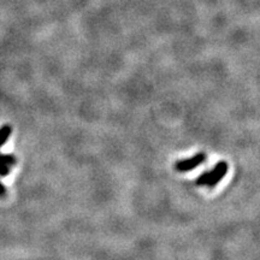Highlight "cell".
<instances>
[{
  "label": "cell",
  "mask_w": 260,
  "mask_h": 260,
  "mask_svg": "<svg viewBox=\"0 0 260 260\" xmlns=\"http://www.w3.org/2000/svg\"><path fill=\"white\" fill-rule=\"evenodd\" d=\"M16 162H17V159H16V157H14L12 154L0 153V165L6 164V165H10V167L12 168L14 165H16Z\"/></svg>",
  "instance_id": "obj_4"
},
{
  "label": "cell",
  "mask_w": 260,
  "mask_h": 260,
  "mask_svg": "<svg viewBox=\"0 0 260 260\" xmlns=\"http://www.w3.org/2000/svg\"><path fill=\"white\" fill-rule=\"evenodd\" d=\"M10 171H11V167L10 165H0V177H6L10 174Z\"/></svg>",
  "instance_id": "obj_6"
},
{
  "label": "cell",
  "mask_w": 260,
  "mask_h": 260,
  "mask_svg": "<svg viewBox=\"0 0 260 260\" xmlns=\"http://www.w3.org/2000/svg\"><path fill=\"white\" fill-rule=\"evenodd\" d=\"M206 160V154L204 152H200V153H197L193 157L187 158V159H181V160L176 161L175 164V169L180 172H187L191 171L198 167H200L203 162Z\"/></svg>",
  "instance_id": "obj_1"
},
{
  "label": "cell",
  "mask_w": 260,
  "mask_h": 260,
  "mask_svg": "<svg viewBox=\"0 0 260 260\" xmlns=\"http://www.w3.org/2000/svg\"><path fill=\"white\" fill-rule=\"evenodd\" d=\"M210 177H211V170L205 171L204 174H201L200 176L197 178V186L207 187V184H209V181H210Z\"/></svg>",
  "instance_id": "obj_5"
},
{
  "label": "cell",
  "mask_w": 260,
  "mask_h": 260,
  "mask_svg": "<svg viewBox=\"0 0 260 260\" xmlns=\"http://www.w3.org/2000/svg\"><path fill=\"white\" fill-rule=\"evenodd\" d=\"M12 134V126L10 124H5L0 128V147H3L10 136Z\"/></svg>",
  "instance_id": "obj_3"
},
{
  "label": "cell",
  "mask_w": 260,
  "mask_h": 260,
  "mask_svg": "<svg viewBox=\"0 0 260 260\" xmlns=\"http://www.w3.org/2000/svg\"><path fill=\"white\" fill-rule=\"evenodd\" d=\"M226 172H228V162L224 160L217 162V165L214 167L213 170H211V177H210L207 187L209 188L216 187L217 184L219 183V181H222L223 178L225 177Z\"/></svg>",
  "instance_id": "obj_2"
},
{
  "label": "cell",
  "mask_w": 260,
  "mask_h": 260,
  "mask_svg": "<svg viewBox=\"0 0 260 260\" xmlns=\"http://www.w3.org/2000/svg\"><path fill=\"white\" fill-rule=\"evenodd\" d=\"M6 195V188L3 183H0V197H5Z\"/></svg>",
  "instance_id": "obj_7"
}]
</instances>
